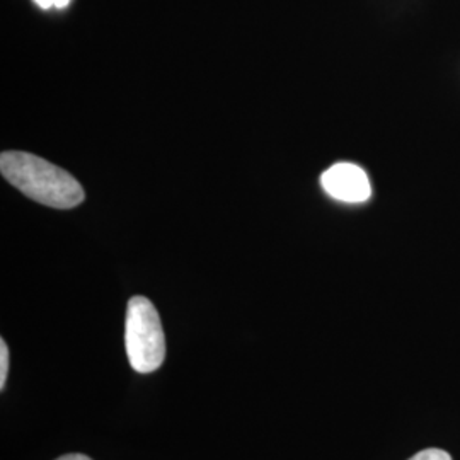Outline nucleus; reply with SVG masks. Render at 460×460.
<instances>
[{
	"label": "nucleus",
	"mask_w": 460,
	"mask_h": 460,
	"mask_svg": "<svg viewBox=\"0 0 460 460\" xmlns=\"http://www.w3.org/2000/svg\"><path fill=\"white\" fill-rule=\"evenodd\" d=\"M0 172L22 195L51 208H74L85 197L83 186L66 169L28 152H2Z\"/></svg>",
	"instance_id": "1"
},
{
	"label": "nucleus",
	"mask_w": 460,
	"mask_h": 460,
	"mask_svg": "<svg viewBox=\"0 0 460 460\" xmlns=\"http://www.w3.org/2000/svg\"><path fill=\"white\" fill-rule=\"evenodd\" d=\"M125 346L128 362L138 374H150L164 362V329L157 309L146 296H133L128 302Z\"/></svg>",
	"instance_id": "2"
},
{
	"label": "nucleus",
	"mask_w": 460,
	"mask_h": 460,
	"mask_svg": "<svg viewBox=\"0 0 460 460\" xmlns=\"http://www.w3.org/2000/svg\"><path fill=\"white\" fill-rule=\"evenodd\" d=\"M321 184L329 197L346 203H362L372 195L370 181L362 167L340 163L323 174Z\"/></svg>",
	"instance_id": "3"
},
{
	"label": "nucleus",
	"mask_w": 460,
	"mask_h": 460,
	"mask_svg": "<svg viewBox=\"0 0 460 460\" xmlns=\"http://www.w3.org/2000/svg\"><path fill=\"white\" fill-rule=\"evenodd\" d=\"M7 372H9V348L5 341H0V389L5 387L7 380Z\"/></svg>",
	"instance_id": "4"
},
{
	"label": "nucleus",
	"mask_w": 460,
	"mask_h": 460,
	"mask_svg": "<svg viewBox=\"0 0 460 460\" xmlns=\"http://www.w3.org/2000/svg\"><path fill=\"white\" fill-rule=\"evenodd\" d=\"M410 460H452V457L448 452L440 450V448H427V450H421L416 456H412Z\"/></svg>",
	"instance_id": "5"
},
{
	"label": "nucleus",
	"mask_w": 460,
	"mask_h": 460,
	"mask_svg": "<svg viewBox=\"0 0 460 460\" xmlns=\"http://www.w3.org/2000/svg\"><path fill=\"white\" fill-rule=\"evenodd\" d=\"M34 4L41 9H51V7H57V9H64L70 0H33Z\"/></svg>",
	"instance_id": "6"
},
{
	"label": "nucleus",
	"mask_w": 460,
	"mask_h": 460,
	"mask_svg": "<svg viewBox=\"0 0 460 460\" xmlns=\"http://www.w3.org/2000/svg\"><path fill=\"white\" fill-rule=\"evenodd\" d=\"M57 460H93L89 459V457H85L83 454H68V456H64V457H58Z\"/></svg>",
	"instance_id": "7"
}]
</instances>
